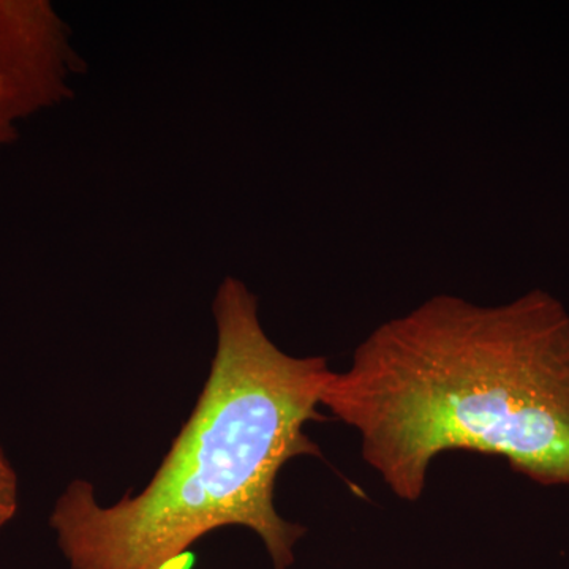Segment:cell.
Returning <instances> with one entry per match:
<instances>
[{"label":"cell","mask_w":569,"mask_h":569,"mask_svg":"<svg viewBox=\"0 0 569 569\" xmlns=\"http://www.w3.org/2000/svg\"><path fill=\"white\" fill-rule=\"evenodd\" d=\"M320 406L358 432L399 500H421L449 451L569 488V313L539 290L497 307L436 296L378 326L332 370Z\"/></svg>","instance_id":"6da1fadb"},{"label":"cell","mask_w":569,"mask_h":569,"mask_svg":"<svg viewBox=\"0 0 569 569\" xmlns=\"http://www.w3.org/2000/svg\"><path fill=\"white\" fill-rule=\"evenodd\" d=\"M70 31L48 2H0V144L14 121L71 97L70 77L84 69Z\"/></svg>","instance_id":"3957f363"},{"label":"cell","mask_w":569,"mask_h":569,"mask_svg":"<svg viewBox=\"0 0 569 569\" xmlns=\"http://www.w3.org/2000/svg\"><path fill=\"white\" fill-rule=\"evenodd\" d=\"M212 310L211 372L151 482L103 507L74 479L56 501L50 526L70 569H190L193 546L224 527L253 531L274 569L293 567L306 529L277 511L276 482L290 460L321 458L305 429L328 419L318 408L332 370L280 350L241 280H223Z\"/></svg>","instance_id":"7a4b0ae2"},{"label":"cell","mask_w":569,"mask_h":569,"mask_svg":"<svg viewBox=\"0 0 569 569\" xmlns=\"http://www.w3.org/2000/svg\"><path fill=\"white\" fill-rule=\"evenodd\" d=\"M18 501L17 471L0 447V530L17 516Z\"/></svg>","instance_id":"277c9868"}]
</instances>
